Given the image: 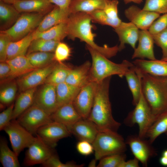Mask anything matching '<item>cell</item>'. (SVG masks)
I'll return each mask as SVG.
<instances>
[{"instance_id": "34", "label": "cell", "mask_w": 167, "mask_h": 167, "mask_svg": "<svg viewBox=\"0 0 167 167\" xmlns=\"http://www.w3.org/2000/svg\"><path fill=\"white\" fill-rule=\"evenodd\" d=\"M124 77L132 95V104L135 106L138 102L140 96L141 84L140 77L135 72L133 65L126 73Z\"/></svg>"}, {"instance_id": "15", "label": "cell", "mask_w": 167, "mask_h": 167, "mask_svg": "<svg viewBox=\"0 0 167 167\" xmlns=\"http://www.w3.org/2000/svg\"><path fill=\"white\" fill-rule=\"evenodd\" d=\"M33 104L50 116L58 108L56 86L45 84L36 92Z\"/></svg>"}, {"instance_id": "13", "label": "cell", "mask_w": 167, "mask_h": 167, "mask_svg": "<svg viewBox=\"0 0 167 167\" xmlns=\"http://www.w3.org/2000/svg\"><path fill=\"white\" fill-rule=\"evenodd\" d=\"M58 62L55 61L49 65L37 68L20 77L16 82L18 87L21 92L36 88L45 83L49 75L54 69Z\"/></svg>"}, {"instance_id": "59", "label": "cell", "mask_w": 167, "mask_h": 167, "mask_svg": "<svg viewBox=\"0 0 167 167\" xmlns=\"http://www.w3.org/2000/svg\"></svg>"}, {"instance_id": "58", "label": "cell", "mask_w": 167, "mask_h": 167, "mask_svg": "<svg viewBox=\"0 0 167 167\" xmlns=\"http://www.w3.org/2000/svg\"><path fill=\"white\" fill-rule=\"evenodd\" d=\"M161 60L164 61H167V58H165L161 59Z\"/></svg>"}, {"instance_id": "27", "label": "cell", "mask_w": 167, "mask_h": 167, "mask_svg": "<svg viewBox=\"0 0 167 167\" xmlns=\"http://www.w3.org/2000/svg\"><path fill=\"white\" fill-rule=\"evenodd\" d=\"M6 61L10 67L11 72L8 78L11 79L20 77L36 69L25 55L19 56Z\"/></svg>"}, {"instance_id": "22", "label": "cell", "mask_w": 167, "mask_h": 167, "mask_svg": "<svg viewBox=\"0 0 167 167\" xmlns=\"http://www.w3.org/2000/svg\"><path fill=\"white\" fill-rule=\"evenodd\" d=\"M50 116L53 121L63 124L67 127L82 118L75 108L73 102L58 107Z\"/></svg>"}, {"instance_id": "32", "label": "cell", "mask_w": 167, "mask_h": 167, "mask_svg": "<svg viewBox=\"0 0 167 167\" xmlns=\"http://www.w3.org/2000/svg\"><path fill=\"white\" fill-rule=\"evenodd\" d=\"M162 134L167 135V110L157 117L148 131L146 138L152 144Z\"/></svg>"}, {"instance_id": "20", "label": "cell", "mask_w": 167, "mask_h": 167, "mask_svg": "<svg viewBox=\"0 0 167 167\" xmlns=\"http://www.w3.org/2000/svg\"><path fill=\"white\" fill-rule=\"evenodd\" d=\"M138 41V45L134 49L132 58L156 59L154 52V41L152 34L148 30H139Z\"/></svg>"}, {"instance_id": "9", "label": "cell", "mask_w": 167, "mask_h": 167, "mask_svg": "<svg viewBox=\"0 0 167 167\" xmlns=\"http://www.w3.org/2000/svg\"><path fill=\"white\" fill-rule=\"evenodd\" d=\"M16 120L33 135H36L38 130L40 127L53 121L50 115L34 104Z\"/></svg>"}, {"instance_id": "54", "label": "cell", "mask_w": 167, "mask_h": 167, "mask_svg": "<svg viewBox=\"0 0 167 167\" xmlns=\"http://www.w3.org/2000/svg\"><path fill=\"white\" fill-rule=\"evenodd\" d=\"M125 4H127L131 2H133L138 4H140L143 2L142 0H123Z\"/></svg>"}, {"instance_id": "48", "label": "cell", "mask_w": 167, "mask_h": 167, "mask_svg": "<svg viewBox=\"0 0 167 167\" xmlns=\"http://www.w3.org/2000/svg\"><path fill=\"white\" fill-rule=\"evenodd\" d=\"M14 103H11L6 109L0 113V130L4 128L11 122L14 108Z\"/></svg>"}, {"instance_id": "60", "label": "cell", "mask_w": 167, "mask_h": 167, "mask_svg": "<svg viewBox=\"0 0 167 167\" xmlns=\"http://www.w3.org/2000/svg\"></svg>"}, {"instance_id": "44", "label": "cell", "mask_w": 167, "mask_h": 167, "mask_svg": "<svg viewBox=\"0 0 167 167\" xmlns=\"http://www.w3.org/2000/svg\"><path fill=\"white\" fill-rule=\"evenodd\" d=\"M154 43L160 47L162 54L161 59L167 58V28L162 31L152 34Z\"/></svg>"}, {"instance_id": "17", "label": "cell", "mask_w": 167, "mask_h": 167, "mask_svg": "<svg viewBox=\"0 0 167 167\" xmlns=\"http://www.w3.org/2000/svg\"><path fill=\"white\" fill-rule=\"evenodd\" d=\"M72 135L79 140H85L92 143L99 130L96 124L88 118H82L67 127Z\"/></svg>"}, {"instance_id": "35", "label": "cell", "mask_w": 167, "mask_h": 167, "mask_svg": "<svg viewBox=\"0 0 167 167\" xmlns=\"http://www.w3.org/2000/svg\"><path fill=\"white\" fill-rule=\"evenodd\" d=\"M72 68L62 62H57L54 69L46 79L44 83L56 86L65 82Z\"/></svg>"}, {"instance_id": "26", "label": "cell", "mask_w": 167, "mask_h": 167, "mask_svg": "<svg viewBox=\"0 0 167 167\" xmlns=\"http://www.w3.org/2000/svg\"><path fill=\"white\" fill-rule=\"evenodd\" d=\"M13 5L6 3L0 0V24L1 31L11 28L20 16Z\"/></svg>"}, {"instance_id": "29", "label": "cell", "mask_w": 167, "mask_h": 167, "mask_svg": "<svg viewBox=\"0 0 167 167\" xmlns=\"http://www.w3.org/2000/svg\"><path fill=\"white\" fill-rule=\"evenodd\" d=\"M34 39L42 38L60 41L67 36V21L62 22L43 31L33 32Z\"/></svg>"}, {"instance_id": "3", "label": "cell", "mask_w": 167, "mask_h": 167, "mask_svg": "<svg viewBox=\"0 0 167 167\" xmlns=\"http://www.w3.org/2000/svg\"><path fill=\"white\" fill-rule=\"evenodd\" d=\"M135 71L140 77L143 94L156 119L167 110V77Z\"/></svg>"}, {"instance_id": "57", "label": "cell", "mask_w": 167, "mask_h": 167, "mask_svg": "<svg viewBox=\"0 0 167 167\" xmlns=\"http://www.w3.org/2000/svg\"><path fill=\"white\" fill-rule=\"evenodd\" d=\"M162 156L167 158V149H166L163 152Z\"/></svg>"}, {"instance_id": "7", "label": "cell", "mask_w": 167, "mask_h": 167, "mask_svg": "<svg viewBox=\"0 0 167 167\" xmlns=\"http://www.w3.org/2000/svg\"><path fill=\"white\" fill-rule=\"evenodd\" d=\"M44 15L37 13H24L11 28L1 31L8 35L12 41H18L35 30Z\"/></svg>"}, {"instance_id": "8", "label": "cell", "mask_w": 167, "mask_h": 167, "mask_svg": "<svg viewBox=\"0 0 167 167\" xmlns=\"http://www.w3.org/2000/svg\"><path fill=\"white\" fill-rule=\"evenodd\" d=\"M3 130L8 135L13 151L18 156L24 149L28 148L36 138L16 119L12 120Z\"/></svg>"}, {"instance_id": "28", "label": "cell", "mask_w": 167, "mask_h": 167, "mask_svg": "<svg viewBox=\"0 0 167 167\" xmlns=\"http://www.w3.org/2000/svg\"><path fill=\"white\" fill-rule=\"evenodd\" d=\"M106 0H72L69 7L70 14L78 12L91 13L103 10Z\"/></svg>"}, {"instance_id": "53", "label": "cell", "mask_w": 167, "mask_h": 167, "mask_svg": "<svg viewBox=\"0 0 167 167\" xmlns=\"http://www.w3.org/2000/svg\"><path fill=\"white\" fill-rule=\"evenodd\" d=\"M160 163L164 166H167V158L162 156L159 159Z\"/></svg>"}, {"instance_id": "11", "label": "cell", "mask_w": 167, "mask_h": 167, "mask_svg": "<svg viewBox=\"0 0 167 167\" xmlns=\"http://www.w3.org/2000/svg\"><path fill=\"white\" fill-rule=\"evenodd\" d=\"M98 84L90 82L81 88L73 102L75 108L82 118H87L90 114Z\"/></svg>"}, {"instance_id": "5", "label": "cell", "mask_w": 167, "mask_h": 167, "mask_svg": "<svg viewBox=\"0 0 167 167\" xmlns=\"http://www.w3.org/2000/svg\"><path fill=\"white\" fill-rule=\"evenodd\" d=\"M92 144L96 160L107 156L125 153L126 150L125 141L117 132L99 131Z\"/></svg>"}, {"instance_id": "12", "label": "cell", "mask_w": 167, "mask_h": 167, "mask_svg": "<svg viewBox=\"0 0 167 167\" xmlns=\"http://www.w3.org/2000/svg\"><path fill=\"white\" fill-rule=\"evenodd\" d=\"M134 157L144 167H147L149 159L157 155L156 150L148 140L141 139L138 135H130L125 140Z\"/></svg>"}, {"instance_id": "45", "label": "cell", "mask_w": 167, "mask_h": 167, "mask_svg": "<svg viewBox=\"0 0 167 167\" xmlns=\"http://www.w3.org/2000/svg\"><path fill=\"white\" fill-rule=\"evenodd\" d=\"M167 28V13L160 16L152 23L148 29L152 34L158 33Z\"/></svg>"}, {"instance_id": "46", "label": "cell", "mask_w": 167, "mask_h": 167, "mask_svg": "<svg viewBox=\"0 0 167 167\" xmlns=\"http://www.w3.org/2000/svg\"><path fill=\"white\" fill-rule=\"evenodd\" d=\"M12 41L6 33L0 31V61L5 62L7 59V51L9 44Z\"/></svg>"}, {"instance_id": "51", "label": "cell", "mask_w": 167, "mask_h": 167, "mask_svg": "<svg viewBox=\"0 0 167 167\" xmlns=\"http://www.w3.org/2000/svg\"><path fill=\"white\" fill-rule=\"evenodd\" d=\"M72 0H48L51 3H54L61 9L65 10H69V7Z\"/></svg>"}, {"instance_id": "42", "label": "cell", "mask_w": 167, "mask_h": 167, "mask_svg": "<svg viewBox=\"0 0 167 167\" xmlns=\"http://www.w3.org/2000/svg\"><path fill=\"white\" fill-rule=\"evenodd\" d=\"M71 53L69 47L66 44L60 41L54 52V60L58 62L62 63L69 58Z\"/></svg>"}, {"instance_id": "4", "label": "cell", "mask_w": 167, "mask_h": 167, "mask_svg": "<svg viewBox=\"0 0 167 167\" xmlns=\"http://www.w3.org/2000/svg\"><path fill=\"white\" fill-rule=\"evenodd\" d=\"M86 48L92 59L90 73L91 82L99 83L113 75L122 77L133 65L132 62L126 60L120 63H115L87 45Z\"/></svg>"}, {"instance_id": "1", "label": "cell", "mask_w": 167, "mask_h": 167, "mask_svg": "<svg viewBox=\"0 0 167 167\" xmlns=\"http://www.w3.org/2000/svg\"><path fill=\"white\" fill-rule=\"evenodd\" d=\"M111 77L98 83L92 107L87 118L96 124L99 131L117 132L121 124L112 114L109 96Z\"/></svg>"}, {"instance_id": "16", "label": "cell", "mask_w": 167, "mask_h": 167, "mask_svg": "<svg viewBox=\"0 0 167 167\" xmlns=\"http://www.w3.org/2000/svg\"><path fill=\"white\" fill-rule=\"evenodd\" d=\"M124 14L130 22L141 30H148L153 22L160 15L156 12L141 9L134 5L126 9Z\"/></svg>"}, {"instance_id": "49", "label": "cell", "mask_w": 167, "mask_h": 167, "mask_svg": "<svg viewBox=\"0 0 167 167\" xmlns=\"http://www.w3.org/2000/svg\"><path fill=\"white\" fill-rule=\"evenodd\" d=\"M76 148L80 154L85 156L90 155L94 151L92 144L85 140H80L77 143Z\"/></svg>"}, {"instance_id": "47", "label": "cell", "mask_w": 167, "mask_h": 167, "mask_svg": "<svg viewBox=\"0 0 167 167\" xmlns=\"http://www.w3.org/2000/svg\"><path fill=\"white\" fill-rule=\"evenodd\" d=\"M118 0H106L103 10L110 18H118Z\"/></svg>"}, {"instance_id": "39", "label": "cell", "mask_w": 167, "mask_h": 167, "mask_svg": "<svg viewBox=\"0 0 167 167\" xmlns=\"http://www.w3.org/2000/svg\"><path fill=\"white\" fill-rule=\"evenodd\" d=\"M17 83L12 81L0 89V101L3 105H8L15 99L17 89Z\"/></svg>"}, {"instance_id": "52", "label": "cell", "mask_w": 167, "mask_h": 167, "mask_svg": "<svg viewBox=\"0 0 167 167\" xmlns=\"http://www.w3.org/2000/svg\"><path fill=\"white\" fill-rule=\"evenodd\" d=\"M139 161L136 158L129 160L127 161H125L123 162L120 166V167H139Z\"/></svg>"}, {"instance_id": "30", "label": "cell", "mask_w": 167, "mask_h": 167, "mask_svg": "<svg viewBox=\"0 0 167 167\" xmlns=\"http://www.w3.org/2000/svg\"><path fill=\"white\" fill-rule=\"evenodd\" d=\"M56 88L58 108L73 102L80 89L65 82L56 85Z\"/></svg>"}, {"instance_id": "31", "label": "cell", "mask_w": 167, "mask_h": 167, "mask_svg": "<svg viewBox=\"0 0 167 167\" xmlns=\"http://www.w3.org/2000/svg\"><path fill=\"white\" fill-rule=\"evenodd\" d=\"M33 39L32 32L20 40L11 42L7 49L6 60L19 56L25 55Z\"/></svg>"}, {"instance_id": "19", "label": "cell", "mask_w": 167, "mask_h": 167, "mask_svg": "<svg viewBox=\"0 0 167 167\" xmlns=\"http://www.w3.org/2000/svg\"><path fill=\"white\" fill-rule=\"evenodd\" d=\"M118 35L120 43L118 46L119 51L125 48V44H128L134 49L138 40L139 28L131 22H122L119 25L114 28Z\"/></svg>"}, {"instance_id": "55", "label": "cell", "mask_w": 167, "mask_h": 167, "mask_svg": "<svg viewBox=\"0 0 167 167\" xmlns=\"http://www.w3.org/2000/svg\"><path fill=\"white\" fill-rule=\"evenodd\" d=\"M96 161L95 159L92 160L89 163L88 166L90 167H96Z\"/></svg>"}, {"instance_id": "21", "label": "cell", "mask_w": 167, "mask_h": 167, "mask_svg": "<svg viewBox=\"0 0 167 167\" xmlns=\"http://www.w3.org/2000/svg\"><path fill=\"white\" fill-rule=\"evenodd\" d=\"M13 5L20 13H48L54 7L48 0H16Z\"/></svg>"}, {"instance_id": "40", "label": "cell", "mask_w": 167, "mask_h": 167, "mask_svg": "<svg viewBox=\"0 0 167 167\" xmlns=\"http://www.w3.org/2000/svg\"><path fill=\"white\" fill-rule=\"evenodd\" d=\"M125 153L116 154L105 156L100 160L97 167H120L122 163L126 161Z\"/></svg>"}, {"instance_id": "41", "label": "cell", "mask_w": 167, "mask_h": 167, "mask_svg": "<svg viewBox=\"0 0 167 167\" xmlns=\"http://www.w3.org/2000/svg\"><path fill=\"white\" fill-rule=\"evenodd\" d=\"M142 9L160 14L167 13V0H146Z\"/></svg>"}, {"instance_id": "38", "label": "cell", "mask_w": 167, "mask_h": 167, "mask_svg": "<svg viewBox=\"0 0 167 167\" xmlns=\"http://www.w3.org/2000/svg\"><path fill=\"white\" fill-rule=\"evenodd\" d=\"M88 14L92 22L107 25L115 28L118 26L122 22L118 17L111 18L108 16L103 10H97Z\"/></svg>"}, {"instance_id": "43", "label": "cell", "mask_w": 167, "mask_h": 167, "mask_svg": "<svg viewBox=\"0 0 167 167\" xmlns=\"http://www.w3.org/2000/svg\"><path fill=\"white\" fill-rule=\"evenodd\" d=\"M84 165L83 164L77 165L71 161L63 163L60 160L56 153L52 155L41 165V166L43 167H82Z\"/></svg>"}, {"instance_id": "50", "label": "cell", "mask_w": 167, "mask_h": 167, "mask_svg": "<svg viewBox=\"0 0 167 167\" xmlns=\"http://www.w3.org/2000/svg\"><path fill=\"white\" fill-rule=\"evenodd\" d=\"M11 72V68L9 65L6 62H0V79L8 78Z\"/></svg>"}, {"instance_id": "23", "label": "cell", "mask_w": 167, "mask_h": 167, "mask_svg": "<svg viewBox=\"0 0 167 167\" xmlns=\"http://www.w3.org/2000/svg\"><path fill=\"white\" fill-rule=\"evenodd\" d=\"M91 63L86 61L80 66L72 68L68 75L65 82L80 88L90 82V73Z\"/></svg>"}, {"instance_id": "25", "label": "cell", "mask_w": 167, "mask_h": 167, "mask_svg": "<svg viewBox=\"0 0 167 167\" xmlns=\"http://www.w3.org/2000/svg\"><path fill=\"white\" fill-rule=\"evenodd\" d=\"M36 88L21 92L14 103L12 120L16 119L33 103Z\"/></svg>"}, {"instance_id": "36", "label": "cell", "mask_w": 167, "mask_h": 167, "mask_svg": "<svg viewBox=\"0 0 167 167\" xmlns=\"http://www.w3.org/2000/svg\"><path fill=\"white\" fill-rule=\"evenodd\" d=\"M26 56L36 68L45 66L55 61L54 54L52 52H35L28 54Z\"/></svg>"}, {"instance_id": "37", "label": "cell", "mask_w": 167, "mask_h": 167, "mask_svg": "<svg viewBox=\"0 0 167 167\" xmlns=\"http://www.w3.org/2000/svg\"><path fill=\"white\" fill-rule=\"evenodd\" d=\"M60 41L42 38L34 39L28 51V54L35 52H54Z\"/></svg>"}, {"instance_id": "10", "label": "cell", "mask_w": 167, "mask_h": 167, "mask_svg": "<svg viewBox=\"0 0 167 167\" xmlns=\"http://www.w3.org/2000/svg\"><path fill=\"white\" fill-rule=\"evenodd\" d=\"M28 148L24 161L26 166L41 165L56 153L55 148L48 145L37 135Z\"/></svg>"}, {"instance_id": "24", "label": "cell", "mask_w": 167, "mask_h": 167, "mask_svg": "<svg viewBox=\"0 0 167 167\" xmlns=\"http://www.w3.org/2000/svg\"><path fill=\"white\" fill-rule=\"evenodd\" d=\"M70 14L69 10H62L55 5L53 9L44 17L35 30L43 32L62 22L66 21Z\"/></svg>"}, {"instance_id": "18", "label": "cell", "mask_w": 167, "mask_h": 167, "mask_svg": "<svg viewBox=\"0 0 167 167\" xmlns=\"http://www.w3.org/2000/svg\"><path fill=\"white\" fill-rule=\"evenodd\" d=\"M132 62L135 71L156 76L167 77V61L137 58Z\"/></svg>"}, {"instance_id": "33", "label": "cell", "mask_w": 167, "mask_h": 167, "mask_svg": "<svg viewBox=\"0 0 167 167\" xmlns=\"http://www.w3.org/2000/svg\"><path fill=\"white\" fill-rule=\"evenodd\" d=\"M8 146L6 139L3 137L0 139V162L3 167L20 166L18 157Z\"/></svg>"}, {"instance_id": "2", "label": "cell", "mask_w": 167, "mask_h": 167, "mask_svg": "<svg viewBox=\"0 0 167 167\" xmlns=\"http://www.w3.org/2000/svg\"><path fill=\"white\" fill-rule=\"evenodd\" d=\"M92 22L88 13L78 12L70 14L67 21L68 38L73 41L76 38L79 39L108 58L115 56L119 51L117 45L102 47L95 42L96 35L92 32Z\"/></svg>"}, {"instance_id": "56", "label": "cell", "mask_w": 167, "mask_h": 167, "mask_svg": "<svg viewBox=\"0 0 167 167\" xmlns=\"http://www.w3.org/2000/svg\"><path fill=\"white\" fill-rule=\"evenodd\" d=\"M4 2L9 4L13 5L16 0H2Z\"/></svg>"}, {"instance_id": "6", "label": "cell", "mask_w": 167, "mask_h": 167, "mask_svg": "<svg viewBox=\"0 0 167 167\" xmlns=\"http://www.w3.org/2000/svg\"><path fill=\"white\" fill-rule=\"evenodd\" d=\"M135 106V108L128 113L124 119L123 122L129 127H132L136 124H138L139 127L138 136L145 139L148 131L156 119L143 94L142 89L139 100Z\"/></svg>"}, {"instance_id": "14", "label": "cell", "mask_w": 167, "mask_h": 167, "mask_svg": "<svg viewBox=\"0 0 167 167\" xmlns=\"http://www.w3.org/2000/svg\"><path fill=\"white\" fill-rule=\"evenodd\" d=\"M71 135L65 126L53 121L40 127L36 135L48 145L55 148L60 139L70 136Z\"/></svg>"}]
</instances>
